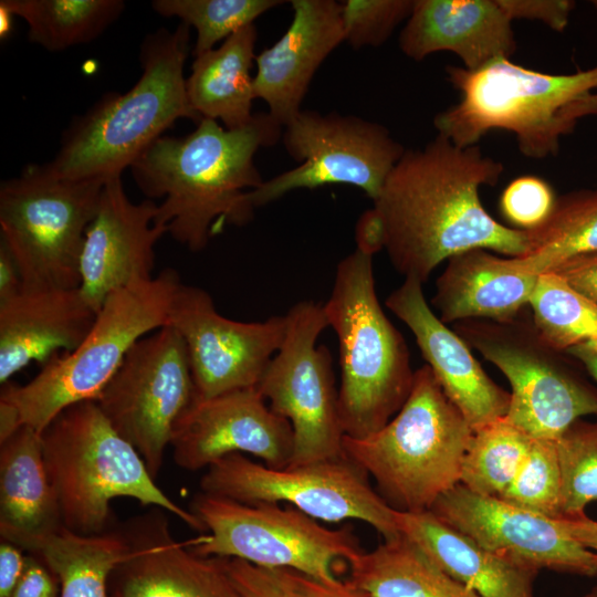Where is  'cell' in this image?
I'll return each mask as SVG.
<instances>
[{
  "mask_svg": "<svg viewBox=\"0 0 597 597\" xmlns=\"http://www.w3.org/2000/svg\"><path fill=\"white\" fill-rule=\"evenodd\" d=\"M503 171L478 145L458 147L439 134L421 149H406L373 201L396 271L425 283L467 250L525 254L527 232L500 223L481 202V187L496 185Z\"/></svg>",
  "mask_w": 597,
  "mask_h": 597,
  "instance_id": "cell-1",
  "label": "cell"
},
{
  "mask_svg": "<svg viewBox=\"0 0 597 597\" xmlns=\"http://www.w3.org/2000/svg\"><path fill=\"white\" fill-rule=\"evenodd\" d=\"M282 134L283 126L269 113H254L238 129L203 118L184 137L157 139L130 166L132 175L147 199L164 198L155 223L199 252L224 227H243L253 219L248 192L264 181L254 156Z\"/></svg>",
  "mask_w": 597,
  "mask_h": 597,
  "instance_id": "cell-2",
  "label": "cell"
},
{
  "mask_svg": "<svg viewBox=\"0 0 597 597\" xmlns=\"http://www.w3.org/2000/svg\"><path fill=\"white\" fill-rule=\"evenodd\" d=\"M190 27L149 33L140 46L142 75L125 93H107L65 129L61 147L46 164L55 175L74 180L122 177L179 118L196 123L184 67Z\"/></svg>",
  "mask_w": 597,
  "mask_h": 597,
  "instance_id": "cell-3",
  "label": "cell"
},
{
  "mask_svg": "<svg viewBox=\"0 0 597 597\" xmlns=\"http://www.w3.org/2000/svg\"><path fill=\"white\" fill-rule=\"evenodd\" d=\"M44 461L63 526L80 535L109 531L111 502L132 498L205 531L191 512L161 491L137 450L121 437L94 400L61 411L41 432Z\"/></svg>",
  "mask_w": 597,
  "mask_h": 597,
  "instance_id": "cell-4",
  "label": "cell"
},
{
  "mask_svg": "<svg viewBox=\"0 0 597 597\" xmlns=\"http://www.w3.org/2000/svg\"><path fill=\"white\" fill-rule=\"evenodd\" d=\"M323 307L339 345L342 428L363 439L400 410L415 376L407 344L378 301L373 256L355 250L339 261Z\"/></svg>",
  "mask_w": 597,
  "mask_h": 597,
  "instance_id": "cell-5",
  "label": "cell"
},
{
  "mask_svg": "<svg viewBox=\"0 0 597 597\" xmlns=\"http://www.w3.org/2000/svg\"><path fill=\"white\" fill-rule=\"evenodd\" d=\"M473 433L426 364L415 370L395 417L369 437L344 436L343 453L375 480L392 509L423 512L460 483Z\"/></svg>",
  "mask_w": 597,
  "mask_h": 597,
  "instance_id": "cell-6",
  "label": "cell"
},
{
  "mask_svg": "<svg viewBox=\"0 0 597 597\" xmlns=\"http://www.w3.org/2000/svg\"><path fill=\"white\" fill-rule=\"evenodd\" d=\"M446 73L460 100L434 116L439 135L464 148L492 130H506L519 150L534 159L558 154L561 138L574 129L562 112L597 88V65L549 74L500 57L476 70L447 65Z\"/></svg>",
  "mask_w": 597,
  "mask_h": 597,
  "instance_id": "cell-7",
  "label": "cell"
},
{
  "mask_svg": "<svg viewBox=\"0 0 597 597\" xmlns=\"http://www.w3.org/2000/svg\"><path fill=\"white\" fill-rule=\"evenodd\" d=\"M181 280L172 269L107 296L95 323L72 352L52 357L24 385L1 386L0 400L12 405L21 426L41 433L65 408L96 400L133 345L168 323Z\"/></svg>",
  "mask_w": 597,
  "mask_h": 597,
  "instance_id": "cell-8",
  "label": "cell"
},
{
  "mask_svg": "<svg viewBox=\"0 0 597 597\" xmlns=\"http://www.w3.org/2000/svg\"><path fill=\"white\" fill-rule=\"evenodd\" d=\"M106 181L74 180L29 165L0 186V232L22 290L80 287L86 230Z\"/></svg>",
  "mask_w": 597,
  "mask_h": 597,
  "instance_id": "cell-9",
  "label": "cell"
},
{
  "mask_svg": "<svg viewBox=\"0 0 597 597\" xmlns=\"http://www.w3.org/2000/svg\"><path fill=\"white\" fill-rule=\"evenodd\" d=\"M190 511L208 531L186 542L200 556L290 568L327 583L339 579L348 562L363 552L349 524L331 530L293 506L245 504L201 492Z\"/></svg>",
  "mask_w": 597,
  "mask_h": 597,
  "instance_id": "cell-10",
  "label": "cell"
},
{
  "mask_svg": "<svg viewBox=\"0 0 597 597\" xmlns=\"http://www.w3.org/2000/svg\"><path fill=\"white\" fill-rule=\"evenodd\" d=\"M454 332L505 375L512 389L505 418L532 438L557 440L582 417L597 416V389L524 311L509 321H462Z\"/></svg>",
  "mask_w": 597,
  "mask_h": 597,
  "instance_id": "cell-11",
  "label": "cell"
},
{
  "mask_svg": "<svg viewBox=\"0 0 597 597\" xmlns=\"http://www.w3.org/2000/svg\"><path fill=\"white\" fill-rule=\"evenodd\" d=\"M200 489L245 504L285 502L325 522L359 520L385 541L401 535L396 510L371 488L368 474L345 455L274 469L232 453L208 468Z\"/></svg>",
  "mask_w": 597,
  "mask_h": 597,
  "instance_id": "cell-12",
  "label": "cell"
},
{
  "mask_svg": "<svg viewBox=\"0 0 597 597\" xmlns=\"http://www.w3.org/2000/svg\"><path fill=\"white\" fill-rule=\"evenodd\" d=\"M283 343L268 364L256 389L269 407L292 426L290 465L344 457L338 390L329 350L317 345L328 327L323 304L305 300L287 313Z\"/></svg>",
  "mask_w": 597,
  "mask_h": 597,
  "instance_id": "cell-13",
  "label": "cell"
},
{
  "mask_svg": "<svg viewBox=\"0 0 597 597\" xmlns=\"http://www.w3.org/2000/svg\"><path fill=\"white\" fill-rule=\"evenodd\" d=\"M283 146L300 163L248 192L256 209L295 189L349 185L373 201L406 148L384 125L354 115L301 111L284 127Z\"/></svg>",
  "mask_w": 597,
  "mask_h": 597,
  "instance_id": "cell-14",
  "label": "cell"
},
{
  "mask_svg": "<svg viewBox=\"0 0 597 597\" xmlns=\"http://www.w3.org/2000/svg\"><path fill=\"white\" fill-rule=\"evenodd\" d=\"M195 398L185 342L166 325L133 345L95 401L156 479L175 425Z\"/></svg>",
  "mask_w": 597,
  "mask_h": 597,
  "instance_id": "cell-15",
  "label": "cell"
},
{
  "mask_svg": "<svg viewBox=\"0 0 597 597\" xmlns=\"http://www.w3.org/2000/svg\"><path fill=\"white\" fill-rule=\"evenodd\" d=\"M167 325L185 342L196 398L256 387L268 364L281 347L284 315L262 322H239L222 316L201 287L178 286Z\"/></svg>",
  "mask_w": 597,
  "mask_h": 597,
  "instance_id": "cell-16",
  "label": "cell"
},
{
  "mask_svg": "<svg viewBox=\"0 0 597 597\" xmlns=\"http://www.w3.org/2000/svg\"><path fill=\"white\" fill-rule=\"evenodd\" d=\"M429 511L485 549L520 566L597 575V555L573 538L558 520L498 496L475 493L459 483L439 496Z\"/></svg>",
  "mask_w": 597,
  "mask_h": 597,
  "instance_id": "cell-17",
  "label": "cell"
},
{
  "mask_svg": "<svg viewBox=\"0 0 597 597\" xmlns=\"http://www.w3.org/2000/svg\"><path fill=\"white\" fill-rule=\"evenodd\" d=\"M170 447L177 465L188 471L242 452L283 469L291 463L294 436L291 423L252 387L195 398L176 422Z\"/></svg>",
  "mask_w": 597,
  "mask_h": 597,
  "instance_id": "cell-18",
  "label": "cell"
},
{
  "mask_svg": "<svg viewBox=\"0 0 597 597\" xmlns=\"http://www.w3.org/2000/svg\"><path fill=\"white\" fill-rule=\"evenodd\" d=\"M157 212L151 199L133 202L122 177L104 184L80 260V290L96 312L116 290L154 277L155 245L167 234Z\"/></svg>",
  "mask_w": 597,
  "mask_h": 597,
  "instance_id": "cell-19",
  "label": "cell"
},
{
  "mask_svg": "<svg viewBox=\"0 0 597 597\" xmlns=\"http://www.w3.org/2000/svg\"><path fill=\"white\" fill-rule=\"evenodd\" d=\"M164 510L130 520L121 530L128 549L109 577L113 597H240L227 558L193 553L177 542Z\"/></svg>",
  "mask_w": 597,
  "mask_h": 597,
  "instance_id": "cell-20",
  "label": "cell"
},
{
  "mask_svg": "<svg viewBox=\"0 0 597 597\" xmlns=\"http://www.w3.org/2000/svg\"><path fill=\"white\" fill-rule=\"evenodd\" d=\"M422 284L405 279L385 304L410 329L443 392L476 431L506 416L511 394L490 378L464 339L432 312Z\"/></svg>",
  "mask_w": 597,
  "mask_h": 597,
  "instance_id": "cell-21",
  "label": "cell"
},
{
  "mask_svg": "<svg viewBox=\"0 0 597 597\" xmlns=\"http://www.w3.org/2000/svg\"><path fill=\"white\" fill-rule=\"evenodd\" d=\"M284 34L255 56L253 93L283 127L302 109L310 84L326 57L344 42L341 1L292 0Z\"/></svg>",
  "mask_w": 597,
  "mask_h": 597,
  "instance_id": "cell-22",
  "label": "cell"
},
{
  "mask_svg": "<svg viewBox=\"0 0 597 597\" xmlns=\"http://www.w3.org/2000/svg\"><path fill=\"white\" fill-rule=\"evenodd\" d=\"M97 313L80 287L21 290L0 303V383L35 362L74 350Z\"/></svg>",
  "mask_w": 597,
  "mask_h": 597,
  "instance_id": "cell-23",
  "label": "cell"
},
{
  "mask_svg": "<svg viewBox=\"0 0 597 597\" xmlns=\"http://www.w3.org/2000/svg\"><path fill=\"white\" fill-rule=\"evenodd\" d=\"M399 49L422 61L452 52L468 70H476L516 51L512 21L498 0H415L399 34Z\"/></svg>",
  "mask_w": 597,
  "mask_h": 597,
  "instance_id": "cell-24",
  "label": "cell"
},
{
  "mask_svg": "<svg viewBox=\"0 0 597 597\" xmlns=\"http://www.w3.org/2000/svg\"><path fill=\"white\" fill-rule=\"evenodd\" d=\"M537 279L538 275L522 271L513 258L471 249L447 260L431 303L444 324L509 321L528 306Z\"/></svg>",
  "mask_w": 597,
  "mask_h": 597,
  "instance_id": "cell-25",
  "label": "cell"
},
{
  "mask_svg": "<svg viewBox=\"0 0 597 597\" xmlns=\"http://www.w3.org/2000/svg\"><path fill=\"white\" fill-rule=\"evenodd\" d=\"M0 534L20 548L63 526L41 433L22 426L1 442Z\"/></svg>",
  "mask_w": 597,
  "mask_h": 597,
  "instance_id": "cell-26",
  "label": "cell"
},
{
  "mask_svg": "<svg viewBox=\"0 0 597 597\" xmlns=\"http://www.w3.org/2000/svg\"><path fill=\"white\" fill-rule=\"evenodd\" d=\"M400 533L452 578L480 597H534L538 572L512 563L440 521L431 511L396 510Z\"/></svg>",
  "mask_w": 597,
  "mask_h": 597,
  "instance_id": "cell-27",
  "label": "cell"
},
{
  "mask_svg": "<svg viewBox=\"0 0 597 597\" xmlns=\"http://www.w3.org/2000/svg\"><path fill=\"white\" fill-rule=\"evenodd\" d=\"M258 31L250 24L226 39L219 48L195 56L186 80L187 96L201 119L221 121L238 129L253 118V76Z\"/></svg>",
  "mask_w": 597,
  "mask_h": 597,
  "instance_id": "cell-28",
  "label": "cell"
},
{
  "mask_svg": "<svg viewBox=\"0 0 597 597\" xmlns=\"http://www.w3.org/2000/svg\"><path fill=\"white\" fill-rule=\"evenodd\" d=\"M349 580L366 597H480L405 535L348 562Z\"/></svg>",
  "mask_w": 597,
  "mask_h": 597,
  "instance_id": "cell-29",
  "label": "cell"
},
{
  "mask_svg": "<svg viewBox=\"0 0 597 597\" xmlns=\"http://www.w3.org/2000/svg\"><path fill=\"white\" fill-rule=\"evenodd\" d=\"M22 549L39 556L54 572L60 597H113L109 577L128 545L121 530L80 535L62 527Z\"/></svg>",
  "mask_w": 597,
  "mask_h": 597,
  "instance_id": "cell-30",
  "label": "cell"
},
{
  "mask_svg": "<svg viewBox=\"0 0 597 597\" xmlns=\"http://www.w3.org/2000/svg\"><path fill=\"white\" fill-rule=\"evenodd\" d=\"M526 232L525 254L513 256L526 273L540 275L573 258L597 252V189L557 197L547 219Z\"/></svg>",
  "mask_w": 597,
  "mask_h": 597,
  "instance_id": "cell-31",
  "label": "cell"
},
{
  "mask_svg": "<svg viewBox=\"0 0 597 597\" xmlns=\"http://www.w3.org/2000/svg\"><path fill=\"white\" fill-rule=\"evenodd\" d=\"M28 24V40L57 52L98 38L125 9L122 0H1Z\"/></svg>",
  "mask_w": 597,
  "mask_h": 597,
  "instance_id": "cell-32",
  "label": "cell"
},
{
  "mask_svg": "<svg viewBox=\"0 0 597 597\" xmlns=\"http://www.w3.org/2000/svg\"><path fill=\"white\" fill-rule=\"evenodd\" d=\"M528 307L541 336L561 352L597 341V304L553 271L538 275Z\"/></svg>",
  "mask_w": 597,
  "mask_h": 597,
  "instance_id": "cell-33",
  "label": "cell"
},
{
  "mask_svg": "<svg viewBox=\"0 0 597 597\" xmlns=\"http://www.w3.org/2000/svg\"><path fill=\"white\" fill-rule=\"evenodd\" d=\"M533 438L505 417L474 431L461 469L469 490L500 496L515 478Z\"/></svg>",
  "mask_w": 597,
  "mask_h": 597,
  "instance_id": "cell-34",
  "label": "cell"
},
{
  "mask_svg": "<svg viewBox=\"0 0 597 597\" xmlns=\"http://www.w3.org/2000/svg\"><path fill=\"white\" fill-rule=\"evenodd\" d=\"M281 0H154L153 9L166 18L176 17L195 28L193 55L214 49L239 30L254 24L266 11L285 3Z\"/></svg>",
  "mask_w": 597,
  "mask_h": 597,
  "instance_id": "cell-35",
  "label": "cell"
},
{
  "mask_svg": "<svg viewBox=\"0 0 597 597\" xmlns=\"http://www.w3.org/2000/svg\"><path fill=\"white\" fill-rule=\"evenodd\" d=\"M561 469L559 519L585 515L597 500V421H576L556 440Z\"/></svg>",
  "mask_w": 597,
  "mask_h": 597,
  "instance_id": "cell-36",
  "label": "cell"
},
{
  "mask_svg": "<svg viewBox=\"0 0 597 597\" xmlns=\"http://www.w3.org/2000/svg\"><path fill=\"white\" fill-rule=\"evenodd\" d=\"M498 498L524 510L558 520L561 469L556 440L533 438L515 478Z\"/></svg>",
  "mask_w": 597,
  "mask_h": 597,
  "instance_id": "cell-37",
  "label": "cell"
},
{
  "mask_svg": "<svg viewBox=\"0 0 597 597\" xmlns=\"http://www.w3.org/2000/svg\"><path fill=\"white\" fill-rule=\"evenodd\" d=\"M415 0H344V42L355 50L383 45L409 18Z\"/></svg>",
  "mask_w": 597,
  "mask_h": 597,
  "instance_id": "cell-38",
  "label": "cell"
},
{
  "mask_svg": "<svg viewBox=\"0 0 597 597\" xmlns=\"http://www.w3.org/2000/svg\"><path fill=\"white\" fill-rule=\"evenodd\" d=\"M556 198L548 181L538 176L523 175L506 185L499 205L512 228L530 231L547 219Z\"/></svg>",
  "mask_w": 597,
  "mask_h": 597,
  "instance_id": "cell-39",
  "label": "cell"
},
{
  "mask_svg": "<svg viewBox=\"0 0 597 597\" xmlns=\"http://www.w3.org/2000/svg\"><path fill=\"white\" fill-rule=\"evenodd\" d=\"M227 568L240 597H292L276 569L227 558Z\"/></svg>",
  "mask_w": 597,
  "mask_h": 597,
  "instance_id": "cell-40",
  "label": "cell"
},
{
  "mask_svg": "<svg viewBox=\"0 0 597 597\" xmlns=\"http://www.w3.org/2000/svg\"><path fill=\"white\" fill-rule=\"evenodd\" d=\"M506 15L513 20L542 22L555 32H563L576 3L572 0H498Z\"/></svg>",
  "mask_w": 597,
  "mask_h": 597,
  "instance_id": "cell-41",
  "label": "cell"
},
{
  "mask_svg": "<svg viewBox=\"0 0 597 597\" xmlns=\"http://www.w3.org/2000/svg\"><path fill=\"white\" fill-rule=\"evenodd\" d=\"M292 597H366L349 580L320 582L290 568L276 569Z\"/></svg>",
  "mask_w": 597,
  "mask_h": 597,
  "instance_id": "cell-42",
  "label": "cell"
},
{
  "mask_svg": "<svg viewBox=\"0 0 597 597\" xmlns=\"http://www.w3.org/2000/svg\"><path fill=\"white\" fill-rule=\"evenodd\" d=\"M9 597H60V583L44 561L29 553L23 574Z\"/></svg>",
  "mask_w": 597,
  "mask_h": 597,
  "instance_id": "cell-43",
  "label": "cell"
},
{
  "mask_svg": "<svg viewBox=\"0 0 597 597\" xmlns=\"http://www.w3.org/2000/svg\"><path fill=\"white\" fill-rule=\"evenodd\" d=\"M552 271L597 304V252L573 258Z\"/></svg>",
  "mask_w": 597,
  "mask_h": 597,
  "instance_id": "cell-44",
  "label": "cell"
},
{
  "mask_svg": "<svg viewBox=\"0 0 597 597\" xmlns=\"http://www.w3.org/2000/svg\"><path fill=\"white\" fill-rule=\"evenodd\" d=\"M356 250L374 256L386 244V232L383 219L375 207L365 210L355 226Z\"/></svg>",
  "mask_w": 597,
  "mask_h": 597,
  "instance_id": "cell-45",
  "label": "cell"
},
{
  "mask_svg": "<svg viewBox=\"0 0 597 597\" xmlns=\"http://www.w3.org/2000/svg\"><path fill=\"white\" fill-rule=\"evenodd\" d=\"M22 551L3 540L0 544V597H9L23 574L27 555Z\"/></svg>",
  "mask_w": 597,
  "mask_h": 597,
  "instance_id": "cell-46",
  "label": "cell"
},
{
  "mask_svg": "<svg viewBox=\"0 0 597 597\" xmlns=\"http://www.w3.org/2000/svg\"><path fill=\"white\" fill-rule=\"evenodd\" d=\"M21 290L19 266L7 245L0 242V303L15 296Z\"/></svg>",
  "mask_w": 597,
  "mask_h": 597,
  "instance_id": "cell-47",
  "label": "cell"
},
{
  "mask_svg": "<svg viewBox=\"0 0 597 597\" xmlns=\"http://www.w3.org/2000/svg\"><path fill=\"white\" fill-rule=\"evenodd\" d=\"M558 522L573 538L597 555V521L583 515Z\"/></svg>",
  "mask_w": 597,
  "mask_h": 597,
  "instance_id": "cell-48",
  "label": "cell"
},
{
  "mask_svg": "<svg viewBox=\"0 0 597 597\" xmlns=\"http://www.w3.org/2000/svg\"><path fill=\"white\" fill-rule=\"evenodd\" d=\"M597 115V93H589L567 105L562 112V117L573 127L578 119Z\"/></svg>",
  "mask_w": 597,
  "mask_h": 597,
  "instance_id": "cell-49",
  "label": "cell"
},
{
  "mask_svg": "<svg viewBox=\"0 0 597 597\" xmlns=\"http://www.w3.org/2000/svg\"><path fill=\"white\" fill-rule=\"evenodd\" d=\"M597 381V341L586 342L566 352Z\"/></svg>",
  "mask_w": 597,
  "mask_h": 597,
  "instance_id": "cell-50",
  "label": "cell"
},
{
  "mask_svg": "<svg viewBox=\"0 0 597 597\" xmlns=\"http://www.w3.org/2000/svg\"><path fill=\"white\" fill-rule=\"evenodd\" d=\"M13 14L4 7L0 6V36L6 39L12 30Z\"/></svg>",
  "mask_w": 597,
  "mask_h": 597,
  "instance_id": "cell-51",
  "label": "cell"
},
{
  "mask_svg": "<svg viewBox=\"0 0 597 597\" xmlns=\"http://www.w3.org/2000/svg\"><path fill=\"white\" fill-rule=\"evenodd\" d=\"M584 597H597V587L594 588L590 593L586 594Z\"/></svg>",
  "mask_w": 597,
  "mask_h": 597,
  "instance_id": "cell-52",
  "label": "cell"
},
{
  "mask_svg": "<svg viewBox=\"0 0 597 597\" xmlns=\"http://www.w3.org/2000/svg\"><path fill=\"white\" fill-rule=\"evenodd\" d=\"M591 4H593L594 8L597 10V0H593V1H591Z\"/></svg>",
  "mask_w": 597,
  "mask_h": 597,
  "instance_id": "cell-53",
  "label": "cell"
}]
</instances>
